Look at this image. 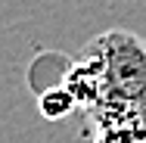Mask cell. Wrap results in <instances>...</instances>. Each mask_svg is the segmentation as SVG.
<instances>
[{
  "label": "cell",
  "instance_id": "1",
  "mask_svg": "<svg viewBox=\"0 0 146 143\" xmlns=\"http://www.w3.org/2000/svg\"><path fill=\"white\" fill-rule=\"evenodd\" d=\"M90 47L103 62V96L87 112L93 128L146 124V41L127 28H112Z\"/></svg>",
  "mask_w": 146,
  "mask_h": 143
},
{
  "label": "cell",
  "instance_id": "2",
  "mask_svg": "<svg viewBox=\"0 0 146 143\" xmlns=\"http://www.w3.org/2000/svg\"><path fill=\"white\" fill-rule=\"evenodd\" d=\"M37 109H40L44 118L59 121V118H65L72 109H78V103H75V96L65 90V84H56V87H50V90H44V93L37 96Z\"/></svg>",
  "mask_w": 146,
  "mask_h": 143
},
{
  "label": "cell",
  "instance_id": "3",
  "mask_svg": "<svg viewBox=\"0 0 146 143\" xmlns=\"http://www.w3.org/2000/svg\"><path fill=\"white\" fill-rule=\"evenodd\" d=\"M96 143H146V124H115L96 131Z\"/></svg>",
  "mask_w": 146,
  "mask_h": 143
}]
</instances>
